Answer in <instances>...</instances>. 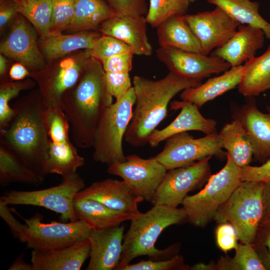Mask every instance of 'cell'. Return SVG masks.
I'll list each match as a JSON object with an SVG mask.
<instances>
[{
  "label": "cell",
  "instance_id": "obj_48",
  "mask_svg": "<svg viewBox=\"0 0 270 270\" xmlns=\"http://www.w3.org/2000/svg\"><path fill=\"white\" fill-rule=\"evenodd\" d=\"M30 74V71L26 66L18 62L10 67L8 72V76L12 81H19L29 77Z\"/></svg>",
  "mask_w": 270,
  "mask_h": 270
},
{
  "label": "cell",
  "instance_id": "obj_8",
  "mask_svg": "<svg viewBox=\"0 0 270 270\" xmlns=\"http://www.w3.org/2000/svg\"><path fill=\"white\" fill-rule=\"evenodd\" d=\"M91 58L90 50H82L48 62L44 70L30 72L29 77L38 84L47 108L60 104L65 92L82 78Z\"/></svg>",
  "mask_w": 270,
  "mask_h": 270
},
{
  "label": "cell",
  "instance_id": "obj_42",
  "mask_svg": "<svg viewBox=\"0 0 270 270\" xmlns=\"http://www.w3.org/2000/svg\"><path fill=\"white\" fill-rule=\"evenodd\" d=\"M104 80L108 92L116 100L123 96L132 87L128 72H105Z\"/></svg>",
  "mask_w": 270,
  "mask_h": 270
},
{
  "label": "cell",
  "instance_id": "obj_52",
  "mask_svg": "<svg viewBox=\"0 0 270 270\" xmlns=\"http://www.w3.org/2000/svg\"><path fill=\"white\" fill-rule=\"evenodd\" d=\"M8 68V60L6 57L0 54V76L2 80H5L4 77Z\"/></svg>",
  "mask_w": 270,
  "mask_h": 270
},
{
  "label": "cell",
  "instance_id": "obj_46",
  "mask_svg": "<svg viewBox=\"0 0 270 270\" xmlns=\"http://www.w3.org/2000/svg\"><path fill=\"white\" fill-rule=\"evenodd\" d=\"M18 14V5L16 0H0V31L3 30L6 26Z\"/></svg>",
  "mask_w": 270,
  "mask_h": 270
},
{
  "label": "cell",
  "instance_id": "obj_12",
  "mask_svg": "<svg viewBox=\"0 0 270 270\" xmlns=\"http://www.w3.org/2000/svg\"><path fill=\"white\" fill-rule=\"evenodd\" d=\"M168 172L154 157L144 159L135 154L126 156L124 162L108 166V174L118 176L143 201L152 203Z\"/></svg>",
  "mask_w": 270,
  "mask_h": 270
},
{
  "label": "cell",
  "instance_id": "obj_18",
  "mask_svg": "<svg viewBox=\"0 0 270 270\" xmlns=\"http://www.w3.org/2000/svg\"><path fill=\"white\" fill-rule=\"evenodd\" d=\"M146 24L143 16L114 14L100 24L98 31L120 40L134 54L149 56L152 48L147 36Z\"/></svg>",
  "mask_w": 270,
  "mask_h": 270
},
{
  "label": "cell",
  "instance_id": "obj_43",
  "mask_svg": "<svg viewBox=\"0 0 270 270\" xmlns=\"http://www.w3.org/2000/svg\"><path fill=\"white\" fill-rule=\"evenodd\" d=\"M133 52L114 55L100 60L108 73H129L132 69Z\"/></svg>",
  "mask_w": 270,
  "mask_h": 270
},
{
  "label": "cell",
  "instance_id": "obj_26",
  "mask_svg": "<svg viewBox=\"0 0 270 270\" xmlns=\"http://www.w3.org/2000/svg\"><path fill=\"white\" fill-rule=\"evenodd\" d=\"M156 28L160 47L203 54L200 42L186 22L184 15L171 16Z\"/></svg>",
  "mask_w": 270,
  "mask_h": 270
},
{
  "label": "cell",
  "instance_id": "obj_34",
  "mask_svg": "<svg viewBox=\"0 0 270 270\" xmlns=\"http://www.w3.org/2000/svg\"><path fill=\"white\" fill-rule=\"evenodd\" d=\"M232 258L221 256L216 264L210 263V270H266L252 244L241 242Z\"/></svg>",
  "mask_w": 270,
  "mask_h": 270
},
{
  "label": "cell",
  "instance_id": "obj_30",
  "mask_svg": "<svg viewBox=\"0 0 270 270\" xmlns=\"http://www.w3.org/2000/svg\"><path fill=\"white\" fill-rule=\"evenodd\" d=\"M44 178L32 170L13 150L0 144V184L6 186L17 182L40 186Z\"/></svg>",
  "mask_w": 270,
  "mask_h": 270
},
{
  "label": "cell",
  "instance_id": "obj_19",
  "mask_svg": "<svg viewBox=\"0 0 270 270\" xmlns=\"http://www.w3.org/2000/svg\"><path fill=\"white\" fill-rule=\"evenodd\" d=\"M124 230V226L92 230L88 237L90 260L86 270H115L122 256Z\"/></svg>",
  "mask_w": 270,
  "mask_h": 270
},
{
  "label": "cell",
  "instance_id": "obj_50",
  "mask_svg": "<svg viewBox=\"0 0 270 270\" xmlns=\"http://www.w3.org/2000/svg\"><path fill=\"white\" fill-rule=\"evenodd\" d=\"M24 254L22 252L16 258L8 270H33L32 264H29L24 260Z\"/></svg>",
  "mask_w": 270,
  "mask_h": 270
},
{
  "label": "cell",
  "instance_id": "obj_28",
  "mask_svg": "<svg viewBox=\"0 0 270 270\" xmlns=\"http://www.w3.org/2000/svg\"><path fill=\"white\" fill-rule=\"evenodd\" d=\"M243 66V76L238 86L240 94L251 98L270 90V44L262 55L254 57Z\"/></svg>",
  "mask_w": 270,
  "mask_h": 270
},
{
  "label": "cell",
  "instance_id": "obj_21",
  "mask_svg": "<svg viewBox=\"0 0 270 270\" xmlns=\"http://www.w3.org/2000/svg\"><path fill=\"white\" fill-rule=\"evenodd\" d=\"M171 109H181L178 116L168 126L160 130H154L150 134L148 144L156 147L162 142L170 137L190 130L201 132L206 135L216 132V122L213 119L204 118L198 108L193 103L182 100L174 101Z\"/></svg>",
  "mask_w": 270,
  "mask_h": 270
},
{
  "label": "cell",
  "instance_id": "obj_9",
  "mask_svg": "<svg viewBox=\"0 0 270 270\" xmlns=\"http://www.w3.org/2000/svg\"><path fill=\"white\" fill-rule=\"evenodd\" d=\"M83 179L77 174L62 177L58 186L48 188L32 190H12L0 198V201L8 204L38 206L60 214L66 222L78 220L74 208L76 194L84 188Z\"/></svg>",
  "mask_w": 270,
  "mask_h": 270
},
{
  "label": "cell",
  "instance_id": "obj_13",
  "mask_svg": "<svg viewBox=\"0 0 270 270\" xmlns=\"http://www.w3.org/2000/svg\"><path fill=\"white\" fill-rule=\"evenodd\" d=\"M212 156L190 165L168 170L152 204L177 208L190 192L202 186L210 176L209 163Z\"/></svg>",
  "mask_w": 270,
  "mask_h": 270
},
{
  "label": "cell",
  "instance_id": "obj_23",
  "mask_svg": "<svg viewBox=\"0 0 270 270\" xmlns=\"http://www.w3.org/2000/svg\"><path fill=\"white\" fill-rule=\"evenodd\" d=\"M88 238L69 246L50 250H32L33 270H80L90 254Z\"/></svg>",
  "mask_w": 270,
  "mask_h": 270
},
{
  "label": "cell",
  "instance_id": "obj_49",
  "mask_svg": "<svg viewBox=\"0 0 270 270\" xmlns=\"http://www.w3.org/2000/svg\"><path fill=\"white\" fill-rule=\"evenodd\" d=\"M263 218H270V180L264 182L262 192Z\"/></svg>",
  "mask_w": 270,
  "mask_h": 270
},
{
  "label": "cell",
  "instance_id": "obj_45",
  "mask_svg": "<svg viewBox=\"0 0 270 270\" xmlns=\"http://www.w3.org/2000/svg\"><path fill=\"white\" fill-rule=\"evenodd\" d=\"M8 205L0 201V216L8 226L14 238L22 243V234L26 224H22L12 214Z\"/></svg>",
  "mask_w": 270,
  "mask_h": 270
},
{
  "label": "cell",
  "instance_id": "obj_51",
  "mask_svg": "<svg viewBox=\"0 0 270 270\" xmlns=\"http://www.w3.org/2000/svg\"><path fill=\"white\" fill-rule=\"evenodd\" d=\"M252 245L261 259L266 270H270V252L264 246Z\"/></svg>",
  "mask_w": 270,
  "mask_h": 270
},
{
  "label": "cell",
  "instance_id": "obj_32",
  "mask_svg": "<svg viewBox=\"0 0 270 270\" xmlns=\"http://www.w3.org/2000/svg\"><path fill=\"white\" fill-rule=\"evenodd\" d=\"M208 3L222 8L241 24L262 29L270 39V24L260 14L259 3L250 0H207Z\"/></svg>",
  "mask_w": 270,
  "mask_h": 270
},
{
  "label": "cell",
  "instance_id": "obj_2",
  "mask_svg": "<svg viewBox=\"0 0 270 270\" xmlns=\"http://www.w3.org/2000/svg\"><path fill=\"white\" fill-rule=\"evenodd\" d=\"M15 115L0 129V144L15 152L42 178L48 158L49 137L45 121L46 107L39 91L31 92L12 106Z\"/></svg>",
  "mask_w": 270,
  "mask_h": 270
},
{
  "label": "cell",
  "instance_id": "obj_4",
  "mask_svg": "<svg viewBox=\"0 0 270 270\" xmlns=\"http://www.w3.org/2000/svg\"><path fill=\"white\" fill-rule=\"evenodd\" d=\"M186 222L182 208L155 204L145 213L140 212L130 220V226L124 235L122 252L115 270H123L134 258L146 256L152 260L169 258L176 254L179 246L172 245L164 250L155 246L162 231L168 226Z\"/></svg>",
  "mask_w": 270,
  "mask_h": 270
},
{
  "label": "cell",
  "instance_id": "obj_6",
  "mask_svg": "<svg viewBox=\"0 0 270 270\" xmlns=\"http://www.w3.org/2000/svg\"><path fill=\"white\" fill-rule=\"evenodd\" d=\"M225 166L217 173L210 175L204 188L187 196L182 204L186 222L204 228L214 219L217 212L242 182L240 168L226 154Z\"/></svg>",
  "mask_w": 270,
  "mask_h": 270
},
{
  "label": "cell",
  "instance_id": "obj_3",
  "mask_svg": "<svg viewBox=\"0 0 270 270\" xmlns=\"http://www.w3.org/2000/svg\"><path fill=\"white\" fill-rule=\"evenodd\" d=\"M202 83V80L182 77L171 72L156 80L134 76V108L124 135L125 142L134 147L148 144L150 134L167 116L172 98L179 92Z\"/></svg>",
  "mask_w": 270,
  "mask_h": 270
},
{
  "label": "cell",
  "instance_id": "obj_53",
  "mask_svg": "<svg viewBox=\"0 0 270 270\" xmlns=\"http://www.w3.org/2000/svg\"><path fill=\"white\" fill-rule=\"evenodd\" d=\"M185 0L188 2L189 3H190V2H194L196 1V0Z\"/></svg>",
  "mask_w": 270,
  "mask_h": 270
},
{
  "label": "cell",
  "instance_id": "obj_1",
  "mask_svg": "<svg viewBox=\"0 0 270 270\" xmlns=\"http://www.w3.org/2000/svg\"><path fill=\"white\" fill-rule=\"evenodd\" d=\"M101 62L92 57L78 82L62 96L60 106L71 128L77 146L92 145L94 135L106 108L112 103Z\"/></svg>",
  "mask_w": 270,
  "mask_h": 270
},
{
  "label": "cell",
  "instance_id": "obj_17",
  "mask_svg": "<svg viewBox=\"0 0 270 270\" xmlns=\"http://www.w3.org/2000/svg\"><path fill=\"white\" fill-rule=\"evenodd\" d=\"M82 199L95 200L134 216L140 212L137 204L143 201L125 182L112 178L94 182L84 188L77 193L74 200Z\"/></svg>",
  "mask_w": 270,
  "mask_h": 270
},
{
  "label": "cell",
  "instance_id": "obj_31",
  "mask_svg": "<svg viewBox=\"0 0 270 270\" xmlns=\"http://www.w3.org/2000/svg\"><path fill=\"white\" fill-rule=\"evenodd\" d=\"M114 14L104 0H76L74 18L68 30L98 31L100 24Z\"/></svg>",
  "mask_w": 270,
  "mask_h": 270
},
{
  "label": "cell",
  "instance_id": "obj_24",
  "mask_svg": "<svg viewBox=\"0 0 270 270\" xmlns=\"http://www.w3.org/2000/svg\"><path fill=\"white\" fill-rule=\"evenodd\" d=\"M102 35L99 31L86 30L40 37L38 46L48 62L82 50H92Z\"/></svg>",
  "mask_w": 270,
  "mask_h": 270
},
{
  "label": "cell",
  "instance_id": "obj_20",
  "mask_svg": "<svg viewBox=\"0 0 270 270\" xmlns=\"http://www.w3.org/2000/svg\"><path fill=\"white\" fill-rule=\"evenodd\" d=\"M233 118L240 122L250 138L254 160L262 164L270 160V112H262L250 100L234 111Z\"/></svg>",
  "mask_w": 270,
  "mask_h": 270
},
{
  "label": "cell",
  "instance_id": "obj_25",
  "mask_svg": "<svg viewBox=\"0 0 270 270\" xmlns=\"http://www.w3.org/2000/svg\"><path fill=\"white\" fill-rule=\"evenodd\" d=\"M243 74V66L231 67L222 75L210 78L196 87L184 90L180 97L182 100L200 108L208 102L238 86Z\"/></svg>",
  "mask_w": 270,
  "mask_h": 270
},
{
  "label": "cell",
  "instance_id": "obj_10",
  "mask_svg": "<svg viewBox=\"0 0 270 270\" xmlns=\"http://www.w3.org/2000/svg\"><path fill=\"white\" fill-rule=\"evenodd\" d=\"M42 218L39 213L30 218H23L26 226L22 234V243L28 248L50 250L69 246L88 239L92 230L80 220L44 223Z\"/></svg>",
  "mask_w": 270,
  "mask_h": 270
},
{
  "label": "cell",
  "instance_id": "obj_16",
  "mask_svg": "<svg viewBox=\"0 0 270 270\" xmlns=\"http://www.w3.org/2000/svg\"><path fill=\"white\" fill-rule=\"evenodd\" d=\"M184 17L199 40L204 55L224 44L241 24L218 6L210 11L186 14Z\"/></svg>",
  "mask_w": 270,
  "mask_h": 270
},
{
  "label": "cell",
  "instance_id": "obj_7",
  "mask_svg": "<svg viewBox=\"0 0 270 270\" xmlns=\"http://www.w3.org/2000/svg\"><path fill=\"white\" fill-rule=\"evenodd\" d=\"M264 182L242 181L219 208L214 218L217 223L228 222L242 243L252 244L263 216Z\"/></svg>",
  "mask_w": 270,
  "mask_h": 270
},
{
  "label": "cell",
  "instance_id": "obj_40",
  "mask_svg": "<svg viewBox=\"0 0 270 270\" xmlns=\"http://www.w3.org/2000/svg\"><path fill=\"white\" fill-rule=\"evenodd\" d=\"M114 14L143 16L148 7L145 0H104Z\"/></svg>",
  "mask_w": 270,
  "mask_h": 270
},
{
  "label": "cell",
  "instance_id": "obj_35",
  "mask_svg": "<svg viewBox=\"0 0 270 270\" xmlns=\"http://www.w3.org/2000/svg\"><path fill=\"white\" fill-rule=\"evenodd\" d=\"M32 79L19 81H1L0 84V129L4 128L15 115L14 109L10 105V101L24 90L31 89L36 85Z\"/></svg>",
  "mask_w": 270,
  "mask_h": 270
},
{
  "label": "cell",
  "instance_id": "obj_22",
  "mask_svg": "<svg viewBox=\"0 0 270 270\" xmlns=\"http://www.w3.org/2000/svg\"><path fill=\"white\" fill-rule=\"evenodd\" d=\"M265 37L262 29L240 24L230 38L213 50L210 56L224 60L231 67L241 66L255 56L257 50L264 46Z\"/></svg>",
  "mask_w": 270,
  "mask_h": 270
},
{
  "label": "cell",
  "instance_id": "obj_44",
  "mask_svg": "<svg viewBox=\"0 0 270 270\" xmlns=\"http://www.w3.org/2000/svg\"><path fill=\"white\" fill-rule=\"evenodd\" d=\"M242 181L265 182L270 180V160L260 166L250 165L240 168Z\"/></svg>",
  "mask_w": 270,
  "mask_h": 270
},
{
  "label": "cell",
  "instance_id": "obj_41",
  "mask_svg": "<svg viewBox=\"0 0 270 270\" xmlns=\"http://www.w3.org/2000/svg\"><path fill=\"white\" fill-rule=\"evenodd\" d=\"M216 243L218 248L226 252L238 246V238L232 225L228 222L219 223L215 231Z\"/></svg>",
  "mask_w": 270,
  "mask_h": 270
},
{
  "label": "cell",
  "instance_id": "obj_15",
  "mask_svg": "<svg viewBox=\"0 0 270 270\" xmlns=\"http://www.w3.org/2000/svg\"><path fill=\"white\" fill-rule=\"evenodd\" d=\"M156 54L170 72L188 78L202 80L231 68L228 62L218 57L174 48L160 47Z\"/></svg>",
  "mask_w": 270,
  "mask_h": 270
},
{
  "label": "cell",
  "instance_id": "obj_38",
  "mask_svg": "<svg viewBox=\"0 0 270 270\" xmlns=\"http://www.w3.org/2000/svg\"><path fill=\"white\" fill-rule=\"evenodd\" d=\"M128 52H133L128 46L116 38L104 34L96 41L92 48L90 50L91 56L100 60Z\"/></svg>",
  "mask_w": 270,
  "mask_h": 270
},
{
  "label": "cell",
  "instance_id": "obj_29",
  "mask_svg": "<svg viewBox=\"0 0 270 270\" xmlns=\"http://www.w3.org/2000/svg\"><path fill=\"white\" fill-rule=\"evenodd\" d=\"M222 148L234 164L240 168L250 165L254 150L250 138L240 122L234 119L224 124L219 132Z\"/></svg>",
  "mask_w": 270,
  "mask_h": 270
},
{
  "label": "cell",
  "instance_id": "obj_14",
  "mask_svg": "<svg viewBox=\"0 0 270 270\" xmlns=\"http://www.w3.org/2000/svg\"><path fill=\"white\" fill-rule=\"evenodd\" d=\"M38 34L34 26L18 13L9 33L0 42V54L23 64L30 72L44 70L47 63L39 48Z\"/></svg>",
  "mask_w": 270,
  "mask_h": 270
},
{
  "label": "cell",
  "instance_id": "obj_11",
  "mask_svg": "<svg viewBox=\"0 0 270 270\" xmlns=\"http://www.w3.org/2000/svg\"><path fill=\"white\" fill-rule=\"evenodd\" d=\"M166 140L163 150L154 158L168 170L190 165L208 156H226L216 132L198 138L184 132Z\"/></svg>",
  "mask_w": 270,
  "mask_h": 270
},
{
  "label": "cell",
  "instance_id": "obj_27",
  "mask_svg": "<svg viewBox=\"0 0 270 270\" xmlns=\"http://www.w3.org/2000/svg\"><path fill=\"white\" fill-rule=\"evenodd\" d=\"M74 208L78 220L84 222L92 230L120 226L134 217L130 214L113 210L91 199L74 200Z\"/></svg>",
  "mask_w": 270,
  "mask_h": 270
},
{
  "label": "cell",
  "instance_id": "obj_36",
  "mask_svg": "<svg viewBox=\"0 0 270 270\" xmlns=\"http://www.w3.org/2000/svg\"><path fill=\"white\" fill-rule=\"evenodd\" d=\"M190 3L185 0H150L146 16L147 24L157 28L169 18L176 15H184Z\"/></svg>",
  "mask_w": 270,
  "mask_h": 270
},
{
  "label": "cell",
  "instance_id": "obj_39",
  "mask_svg": "<svg viewBox=\"0 0 270 270\" xmlns=\"http://www.w3.org/2000/svg\"><path fill=\"white\" fill-rule=\"evenodd\" d=\"M190 267L184 263L182 256L176 254L165 260H141L129 264L123 270H188Z\"/></svg>",
  "mask_w": 270,
  "mask_h": 270
},
{
  "label": "cell",
  "instance_id": "obj_37",
  "mask_svg": "<svg viewBox=\"0 0 270 270\" xmlns=\"http://www.w3.org/2000/svg\"><path fill=\"white\" fill-rule=\"evenodd\" d=\"M76 0H52V24L50 34L68 30L74 14Z\"/></svg>",
  "mask_w": 270,
  "mask_h": 270
},
{
  "label": "cell",
  "instance_id": "obj_47",
  "mask_svg": "<svg viewBox=\"0 0 270 270\" xmlns=\"http://www.w3.org/2000/svg\"><path fill=\"white\" fill-rule=\"evenodd\" d=\"M252 244L264 246L270 252V218H262Z\"/></svg>",
  "mask_w": 270,
  "mask_h": 270
},
{
  "label": "cell",
  "instance_id": "obj_5",
  "mask_svg": "<svg viewBox=\"0 0 270 270\" xmlns=\"http://www.w3.org/2000/svg\"><path fill=\"white\" fill-rule=\"evenodd\" d=\"M135 100L132 86L105 110L96 129L92 146V158L95 162L109 166L126 160L122 140L132 116Z\"/></svg>",
  "mask_w": 270,
  "mask_h": 270
},
{
  "label": "cell",
  "instance_id": "obj_33",
  "mask_svg": "<svg viewBox=\"0 0 270 270\" xmlns=\"http://www.w3.org/2000/svg\"><path fill=\"white\" fill-rule=\"evenodd\" d=\"M18 13L36 28L40 37L50 34L52 24V0H16Z\"/></svg>",
  "mask_w": 270,
  "mask_h": 270
}]
</instances>
